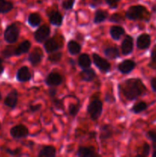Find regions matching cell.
Wrapping results in <instances>:
<instances>
[{"instance_id":"1","label":"cell","mask_w":156,"mask_h":157,"mask_svg":"<svg viewBox=\"0 0 156 157\" xmlns=\"http://www.w3.org/2000/svg\"><path fill=\"white\" fill-rule=\"evenodd\" d=\"M122 94L128 101H133L146 91V87L139 78H130L124 81L121 85Z\"/></svg>"},{"instance_id":"2","label":"cell","mask_w":156,"mask_h":157,"mask_svg":"<svg viewBox=\"0 0 156 157\" xmlns=\"http://www.w3.org/2000/svg\"><path fill=\"white\" fill-rule=\"evenodd\" d=\"M102 111V102L99 99H95L89 104L87 112L93 121H96L100 117Z\"/></svg>"},{"instance_id":"3","label":"cell","mask_w":156,"mask_h":157,"mask_svg":"<svg viewBox=\"0 0 156 157\" xmlns=\"http://www.w3.org/2000/svg\"><path fill=\"white\" fill-rule=\"evenodd\" d=\"M147 9L142 6H133L128 8L125 13V17L130 20H139L144 18Z\"/></svg>"},{"instance_id":"4","label":"cell","mask_w":156,"mask_h":157,"mask_svg":"<svg viewBox=\"0 0 156 157\" xmlns=\"http://www.w3.org/2000/svg\"><path fill=\"white\" fill-rule=\"evenodd\" d=\"M19 36V29L18 26L13 23L8 26L4 32V39L9 44L16 42Z\"/></svg>"},{"instance_id":"5","label":"cell","mask_w":156,"mask_h":157,"mask_svg":"<svg viewBox=\"0 0 156 157\" xmlns=\"http://www.w3.org/2000/svg\"><path fill=\"white\" fill-rule=\"evenodd\" d=\"M10 135L14 139L24 138L29 135V131L27 127L24 125H16L10 130Z\"/></svg>"},{"instance_id":"6","label":"cell","mask_w":156,"mask_h":157,"mask_svg":"<svg viewBox=\"0 0 156 157\" xmlns=\"http://www.w3.org/2000/svg\"><path fill=\"white\" fill-rule=\"evenodd\" d=\"M93 59L95 65L99 68V70L101 72L106 73V72L110 71V68H111V64L109 63V61H107L104 58H101L99 55H96V54H93Z\"/></svg>"},{"instance_id":"7","label":"cell","mask_w":156,"mask_h":157,"mask_svg":"<svg viewBox=\"0 0 156 157\" xmlns=\"http://www.w3.org/2000/svg\"><path fill=\"white\" fill-rule=\"evenodd\" d=\"M50 28L47 25H42L39 29H37L36 32H35V35H34V38L37 42L41 43L47 39L48 36L50 35Z\"/></svg>"},{"instance_id":"8","label":"cell","mask_w":156,"mask_h":157,"mask_svg":"<svg viewBox=\"0 0 156 157\" xmlns=\"http://www.w3.org/2000/svg\"><path fill=\"white\" fill-rule=\"evenodd\" d=\"M121 51L122 55H128L132 52L133 51V39L131 36L127 35L122 41L121 44Z\"/></svg>"},{"instance_id":"9","label":"cell","mask_w":156,"mask_h":157,"mask_svg":"<svg viewBox=\"0 0 156 157\" xmlns=\"http://www.w3.org/2000/svg\"><path fill=\"white\" fill-rule=\"evenodd\" d=\"M63 79L62 77L58 73H52L49 74L45 79V83L47 85L50 86V87H54V86L60 85L62 83Z\"/></svg>"},{"instance_id":"10","label":"cell","mask_w":156,"mask_h":157,"mask_svg":"<svg viewBox=\"0 0 156 157\" xmlns=\"http://www.w3.org/2000/svg\"><path fill=\"white\" fill-rule=\"evenodd\" d=\"M151 44V37L146 33L142 34L137 38V47L141 50L147 49Z\"/></svg>"},{"instance_id":"11","label":"cell","mask_w":156,"mask_h":157,"mask_svg":"<svg viewBox=\"0 0 156 157\" xmlns=\"http://www.w3.org/2000/svg\"><path fill=\"white\" fill-rule=\"evenodd\" d=\"M16 78L20 82H26V81H30L32 78V74H31L28 67L24 66L18 69V71H17Z\"/></svg>"},{"instance_id":"12","label":"cell","mask_w":156,"mask_h":157,"mask_svg":"<svg viewBox=\"0 0 156 157\" xmlns=\"http://www.w3.org/2000/svg\"><path fill=\"white\" fill-rule=\"evenodd\" d=\"M5 105L13 109L18 104V92L16 90H13L7 95L4 101Z\"/></svg>"},{"instance_id":"13","label":"cell","mask_w":156,"mask_h":157,"mask_svg":"<svg viewBox=\"0 0 156 157\" xmlns=\"http://www.w3.org/2000/svg\"><path fill=\"white\" fill-rule=\"evenodd\" d=\"M43 58V52L40 48H35L28 56V61L33 66L40 64Z\"/></svg>"},{"instance_id":"14","label":"cell","mask_w":156,"mask_h":157,"mask_svg":"<svg viewBox=\"0 0 156 157\" xmlns=\"http://www.w3.org/2000/svg\"><path fill=\"white\" fill-rule=\"evenodd\" d=\"M136 67V63L132 60H125L119 64L118 69L122 74H128Z\"/></svg>"},{"instance_id":"15","label":"cell","mask_w":156,"mask_h":157,"mask_svg":"<svg viewBox=\"0 0 156 157\" xmlns=\"http://www.w3.org/2000/svg\"><path fill=\"white\" fill-rule=\"evenodd\" d=\"M44 49L47 53L50 54L54 52L60 48V44L54 38L47 39L44 42Z\"/></svg>"},{"instance_id":"16","label":"cell","mask_w":156,"mask_h":157,"mask_svg":"<svg viewBox=\"0 0 156 157\" xmlns=\"http://www.w3.org/2000/svg\"><path fill=\"white\" fill-rule=\"evenodd\" d=\"M49 20L52 25L55 26H61L63 22V16L58 11H51L48 13Z\"/></svg>"},{"instance_id":"17","label":"cell","mask_w":156,"mask_h":157,"mask_svg":"<svg viewBox=\"0 0 156 157\" xmlns=\"http://www.w3.org/2000/svg\"><path fill=\"white\" fill-rule=\"evenodd\" d=\"M76 155L80 157H93L96 156V153H95V150L93 147H81L78 149Z\"/></svg>"},{"instance_id":"18","label":"cell","mask_w":156,"mask_h":157,"mask_svg":"<svg viewBox=\"0 0 156 157\" xmlns=\"http://www.w3.org/2000/svg\"><path fill=\"white\" fill-rule=\"evenodd\" d=\"M31 46H32V44H31L30 41L25 40L23 42H21L18 47L15 48V55L19 56V55H22V54L27 53L29 51V49L31 48Z\"/></svg>"},{"instance_id":"19","label":"cell","mask_w":156,"mask_h":157,"mask_svg":"<svg viewBox=\"0 0 156 157\" xmlns=\"http://www.w3.org/2000/svg\"><path fill=\"white\" fill-rule=\"evenodd\" d=\"M110 35L114 40H119L125 33V30L122 27L119 25L112 26L110 30Z\"/></svg>"},{"instance_id":"20","label":"cell","mask_w":156,"mask_h":157,"mask_svg":"<svg viewBox=\"0 0 156 157\" xmlns=\"http://www.w3.org/2000/svg\"><path fill=\"white\" fill-rule=\"evenodd\" d=\"M96 77L94 70L91 68H84L80 73V78L84 81H92Z\"/></svg>"},{"instance_id":"21","label":"cell","mask_w":156,"mask_h":157,"mask_svg":"<svg viewBox=\"0 0 156 157\" xmlns=\"http://www.w3.org/2000/svg\"><path fill=\"white\" fill-rule=\"evenodd\" d=\"M56 155V150L52 146H46L43 147L38 153L40 157H54Z\"/></svg>"},{"instance_id":"22","label":"cell","mask_w":156,"mask_h":157,"mask_svg":"<svg viewBox=\"0 0 156 157\" xmlns=\"http://www.w3.org/2000/svg\"><path fill=\"white\" fill-rule=\"evenodd\" d=\"M103 52L104 55L110 59H116L119 57V49L116 47H113V46L107 47L106 48L104 49Z\"/></svg>"},{"instance_id":"23","label":"cell","mask_w":156,"mask_h":157,"mask_svg":"<svg viewBox=\"0 0 156 157\" xmlns=\"http://www.w3.org/2000/svg\"><path fill=\"white\" fill-rule=\"evenodd\" d=\"M113 135V130H112L111 126L105 125L101 127L100 131V140L102 141H105L106 140L110 139Z\"/></svg>"},{"instance_id":"24","label":"cell","mask_w":156,"mask_h":157,"mask_svg":"<svg viewBox=\"0 0 156 157\" xmlns=\"http://www.w3.org/2000/svg\"><path fill=\"white\" fill-rule=\"evenodd\" d=\"M78 64L82 68H88L91 65V60L87 54H83L78 58Z\"/></svg>"},{"instance_id":"25","label":"cell","mask_w":156,"mask_h":157,"mask_svg":"<svg viewBox=\"0 0 156 157\" xmlns=\"http://www.w3.org/2000/svg\"><path fill=\"white\" fill-rule=\"evenodd\" d=\"M67 48H68V51L71 55H77L81 51V46L80 44L76 41L73 40H70L67 44Z\"/></svg>"},{"instance_id":"26","label":"cell","mask_w":156,"mask_h":157,"mask_svg":"<svg viewBox=\"0 0 156 157\" xmlns=\"http://www.w3.org/2000/svg\"><path fill=\"white\" fill-rule=\"evenodd\" d=\"M13 3L8 0H0V13H8L12 10Z\"/></svg>"},{"instance_id":"27","label":"cell","mask_w":156,"mask_h":157,"mask_svg":"<svg viewBox=\"0 0 156 157\" xmlns=\"http://www.w3.org/2000/svg\"><path fill=\"white\" fill-rule=\"evenodd\" d=\"M107 17H108V12H107L106 11L99 9V10L96 11V13H95L94 23L99 24V23L102 22V21H104L106 19Z\"/></svg>"},{"instance_id":"28","label":"cell","mask_w":156,"mask_h":157,"mask_svg":"<svg viewBox=\"0 0 156 157\" xmlns=\"http://www.w3.org/2000/svg\"><path fill=\"white\" fill-rule=\"evenodd\" d=\"M28 24L32 27H36V26L39 25L41 21V18L38 13H32L28 15Z\"/></svg>"},{"instance_id":"29","label":"cell","mask_w":156,"mask_h":157,"mask_svg":"<svg viewBox=\"0 0 156 157\" xmlns=\"http://www.w3.org/2000/svg\"><path fill=\"white\" fill-rule=\"evenodd\" d=\"M147 107H148V106H147L146 103L143 102V101H141V102H139L137 103V104H135L132 107V110L135 113H141V112L146 110Z\"/></svg>"},{"instance_id":"30","label":"cell","mask_w":156,"mask_h":157,"mask_svg":"<svg viewBox=\"0 0 156 157\" xmlns=\"http://www.w3.org/2000/svg\"><path fill=\"white\" fill-rule=\"evenodd\" d=\"M15 48L12 47V46H7V47L2 52V55L6 58H10L11 56L15 55Z\"/></svg>"},{"instance_id":"31","label":"cell","mask_w":156,"mask_h":157,"mask_svg":"<svg viewBox=\"0 0 156 157\" xmlns=\"http://www.w3.org/2000/svg\"><path fill=\"white\" fill-rule=\"evenodd\" d=\"M61 57H62V53L61 52H55V53L52 52V53H50L48 59L52 63H58V61H61Z\"/></svg>"},{"instance_id":"32","label":"cell","mask_w":156,"mask_h":157,"mask_svg":"<svg viewBox=\"0 0 156 157\" xmlns=\"http://www.w3.org/2000/svg\"><path fill=\"white\" fill-rule=\"evenodd\" d=\"M80 110V107L76 104H71L69 106V113H70V115L72 117H75L76 115V113H78Z\"/></svg>"},{"instance_id":"33","label":"cell","mask_w":156,"mask_h":157,"mask_svg":"<svg viewBox=\"0 0 156 157\" xmlns=\"http://www.w3.org/2000/svg\"><path fill=\"white\" fill-rule=\"evenodd\" d=\"M74 2L75 0H64L63 2L62 6L65 10H70V9H71L73 7Z\"/></svg>"},{"instance_id":"34","label":"cell","mask_w":156,"mask_h":157,"mask_svg":"<svg viewBox=\"0 0 156 157\" xmlns=\"http://www.w3.org/2000/svg\"><path fill=\"white\" fill-rule=\"evenodd\" d=\"M150 152V147L148 144H144L142 147V154L138 155V156H148Z\"/></svg>"},{"instance_id":"35","label":"cell","mask_w":156,"mask_h":157,"mask_svg":"<svg viewBox=\"0 0 156 157\" xmlns=\"http://www.w3.org/2000/svg\"><path fill=\"white\" fill-rule=\"evenodd\" d=\"M121 0H106V2L108 6H110L112 9H115L118 6V4Z\"/></svg>"},{"instance_id":"36","label":"cell","mask_w":156,"mask_h":157,"mask_svg":"<svg viewBox=\"0 0 156 157\" xmlns=\"http://www.w3.org/2000/svg\"><path fill=\"white\" fill-rule=\"evenodd\" d=\"M110 20L113 22H120L121 21H122V18L121 17V15L119 14H113L111 17H110Z\"/></svg>"},{"instance_id":"37","label":"cell","mask_w":156,"mask_h":157,"mask_svg":"<svg viewBox=\"0 0 156 157\" xmlns=\"http://www.w3.org/2000/svg\"><path fill=\"white\" fill-rule=\"evenodd\" d=\"M53 104L54 105V107H56V108L60 109V110H63V108H64V104H63L62 101H61V100H54Z\"/></svg>"},{"instance_id":"38","label":"cell","mask_w":156,"mask_h":157,"mask_svg":"<svg viewBox=\"0 0 156 157\" xmlns=\"http://www.w3.org/2000/svg\"><path fill=\"white\" fill-rule=\"evenodd\" d=\"M147 136L151 140V141H153L154 143H156V132L153 131V130H150L147 133Z\"/></svg>"},{"instance_id":"39","label":"cell","mask_w":156,"mask_h":157,"mask_svg":"<svg viewBox=\"0 0 156 157\" xmlns=\"http://www.w3.org/2000/svg\"><path fill=\"white\" fill-rule=\"evenodd\" d=\"M6 152H7L8 153H9L12 156H18L21 153V150L20 149H16L15 150H9V149H6Z\"/></svg>"},{"instance_id":"40","label":"cell","mask_w":156,"mask_h":157,"mask_svg":"<svg viewBox=\"0 0 156 157\" xmlns=\"http://www.w3.org/2000/svg\"><path fill=\"white\" fill-rule=\"evenodd\" d=\"M41 108V104H37V105H32V106H30V107H29V109H30V110L32 112V113H34V112L38 111V110H39Z\"/></svg>"},{"instance_id":"41","label":"cell","mask_w":156,"mask_h":157,"mask_svg":"<svg viewBox=\"0 0 156 157\" xmlns=\"http://www.w3.org/2000/svg\"><path fill=\"white\" fill-rule=\"evenodd\" d=\"M151 60H152V62L156 64V44L154 45V47L153 48L152 51H151Z\"/></svg>"},{"instance_id":"42","label":"cell","mask_w":156,"mask_h":157,"mask_svg":"<svg viewBox=\"0 0 156 157\" xmlns=\"http://www.w3.org/2000/svg\"><path fill=\"white\" fill-rule=\"evenodd\" d=\"M101 3V0H91L90 1V6L93 7H96V6H99Z\"/></svg>"},{"instance_id":"43","label":"cell","mask_w":156,"mask_h":157,"mask_svg":"<svg viewBox=\"0 0 156 157\" xmlns=\"http://www.w3.org/2000/svg\"><path fill=\"white\" fill-rule=\"evenodd\" d=\"M151 87L154 92H156V78H154L151 80Z\"/></svg>"},{"instance_id":"44","label":"cell","mask_w":156,"mask_h":157,"mask_svg":"<svg viewBox=\"0 0 156 157\" xmlns=\"http://www.w3.org/2000/svg\"><path fill=\"white\" fill-rule=\"evenodd\" d=\"M48 93H49V94H50V97H54L55 95H56L57 91L54 88H50V90H49Z\"/></svg>"},{"instance_id":"45","label":"cell","mask_w":156,"mask_h":157,"mask_svg":"<svg viewBox=\"0 0 156 157\" xmlns=\"http://www.w3.org/2000/svg\"><path fill=\"white\" fill-rule=\"evenodd\" d=\"M2 62H3V60L0 58V75L3 73L4 71V66L2 65Z\"/></svg>"},{"instance_id":"46","label":"cell","mask_w":156,"mask_h":157,"mask_svg":"<svg viewBox=\"0 0 156 157\" xmlns=\"http://www.w3.org/2000/svg\"><path fill=\"white\" fill-rule=\"evenodd\" d=\"M152 156H153V157H156V150H155V151L154 152V153H153Z\"/></svg>"},{"instance_id":"47","label":"cell","mask_w":156,"mask_h":157,"mask_svg":"<svg viewBox=\"0 0 156 157\" xmlns=\"http://www.w3.org/2000/svg\"><path fill=\"white\" fill-rule=\"evenodd\" d=\"M2 99V95H1V93H0V101H1Z\"/></svg>"},{"instance_id":"48","label":"cell","mask_w":156,"mask_h":157,"mask_svg":"<svg viewBox=\"0 0 156 157\" xmlns=\"http://www.w3.org/2000/svg\"><path fill=\"white\" fill-rule=\"evenodd\" d=\"M27 0H21V2H26Z\"/></svg>"},{"instance_id":"49","label":"cell","mask_w":156,"mask_h":157,"mask_svg":"<svg viewBox=\"0 0 156 157\" xmlns=\"http://www.w3.org/2000/svg\"><path fill=\"white\" fill-rule=\"evenodd\" d=\"M0 129H1V125H0Z\"/></svg>"}]
</instances>
